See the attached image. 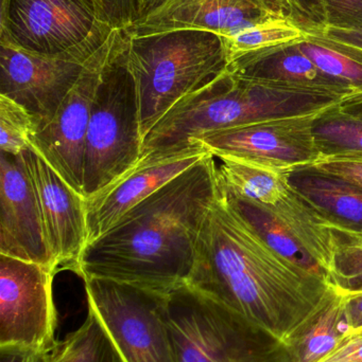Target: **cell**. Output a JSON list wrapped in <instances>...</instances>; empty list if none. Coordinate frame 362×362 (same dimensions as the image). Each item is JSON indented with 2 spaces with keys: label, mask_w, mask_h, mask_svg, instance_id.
Returning <instances> with one entry per match:
<instances>
[{
  "label": "cell",
  "mask_w": 362,
  "mask_h": 362,
  "mask_svg": "<svg viewBox=\"0 0 362 362\" xmlns=\"http://www.w3.org/2000/svg\"><path fill=\"white\" fill-rule=\"evenodd\" d=\"M186 285L237 310L287 346L336 289L320 270L272 248L220 181Z\"/></svg>",
  "instance_id": "cell-1"
},
{
  "label": "cell",
  "mask_w": 362,
  "mask_h": 362,
  "mask_svg": "<svg viewBox=\"0 0 362 362\" xmlns=\"http://www.w3.org/2000/svg\"><path fill=\"white\" fill-rule=\"evenodd\" d=\"M218 192L216 157L208 154L87 244L77 274L162 293L184 286Z\"/></svg>",
  "instance_id": "cell-2"
},
{
  "label": "cell",
  "mask_w": 362,
  "mask_h": 362,
  "mask_svg": "<svg viewBox=\"0 0 362 362\" xmlns=\"http://www.w3.org/2000/svg\"><path fill=\"white\" fill-rule=\"evenodd\" d=\"M125 55L135 84L142 142L178 102L227 66L222 38L201 30L129 35Z\"/></svg>",
  "instance_id": "cell-3"
},
{
  "label": "cell",
  "mask_w": 362,
  "mask_h": 362,
  "mask_svg": "<svg viewBox=\"0 0 362 362\" xmlns=\"http://www.w3.org/2000/svg\"><path fill=\"white\" fill-rule=\"evenodd\" d=\"M167 322L176 362H295L284 341L188 285L168 295Z\"/></svg>",
  "instance_id": "cell-4"
},
{
  "label": "cell",
  "mask_w": 362,
  "mask_h": 362,
  "mask_svg": "<svg viewBox=\"0 0 362 362\" xmlns=\"http://www.w3.org/2000/svg\"><path fill=\"white\" fill-rule=\"evenodd\" d=\"M128 38L106 66L94 100L83 161L85 198L118 180L142 158L140 106L125 55Z\"/></svg>",
  "instance_id": "cell-5"
},
{
  "label": "cell",
  "mask_w": 362,
  "mask_h": 362,
  "mask_svg": "<svg viewBox=\"0 0 362 362\" xmlns=\"http://www.w3.org/2000/svg\"><path fill=\"white\" fill-rule=\"evenodd\" d=\"M102 0H1L0 45L40 55H93L112 33Z\"/></svg>",
  "instance_id": "cell-6"
},
{
  "label": "cell",
  "mask_w": 362,
  "mask_h": 362,
  "mask_svg": "<svg viewBox=\"0 0 362 362\" xmlns=\"http://www.w3.org/2000/svg\"><path fill=\"white\" fill-rule=\"evenodd\" d=\"M219 181L236 199L261 209L282 226L312 257L329 280L335 238L329 218L291 183V174L246 161L220 157Z\"/></svg>",
  "instance_id": "cell-7"
},
{
  "label": "cell",
  "mask_w": 362,
  "mask_h": 362,
  "mask_svg": "<svg viewBox=\"0 0 362 362\" xmlns=\"http://www.w3.org/2000/svg\"><path fill=\"white\" fill-rule=\"evenodd\" d=\"M93 313L123 362H176L168 295L108 279H84Z\"/></svg>",
  "instance_id": "cell-8"
},
{
  "label": "cell",
  "mask_w": 362,
  "mask_h": 362,
  "mask_svg": "<svg viewBox=\"0 0 362 362\" xmlns=\"http://www.w3.org/2000/svg\"><path fill=\"white\" fill-rule=\"evenodd\" d=\"M127 38L125 29L113 30L106 42L85 62L78 81L50 122L32 136L34 150L74 191L83 196L85 139L94 100L106 66Z\"/></svg>",
  "instance_id": "cell-9"
},
{
  "label": "cell",
  "mask_w": 362,
  "mask_h": 362,
  "mask_svg": "<svg viewBox=\"0 0 362 362\" xmlns=\"http://www.w3.org/2000/svg\"><path fill=\"white\" fill-rule=\"evenodd\" d=\"M329 110L249 123L203 134L195 141L216 158L229 157L289 174L305 171L323 154L315 125Z\"/></svg>",
  "instance_id": "cell-10"
},
{
  "label": "cell",
  "mask_w": 362,
  "mask_h": 362,
  "mask_svg": "<svg viewBox=\"0 0 362 362\" xmlns=\"http://www.w3.org/2000/svg\"><path fill=\"white\" fill-rule=\"evenodd\" d=\"M55 272L40 264L0 255V346L40 352L57 348Z\"/></svg>",
  "instance_id": "cell-11"
},
{
  "label": "cell",
  "mask_w": 362,
  "mask_h": 362,
  "mask_svg": "<svg viewBox=\"0 0 362 362\" xmlns=\"http://www.w3.org/2000/svg\"><path fill=\"white\" fill-rule=\"evenodd\" d=\"M91 57L34 54L0 45V95L29 112L36 133L50 122Z\"/></svg>",
  "instance_id": "cell-12"
},
{
  "label": "cell",
  "mask_w": 362,
  "mask_h": 362,
  "mask_svg": "<svg viewBox=\"0 0 362 362\" xmlns=\"http://www.w3.org/2000/svg\"><path fill=\"white\" fill-rule=\"evenodd\" d=\"M199 141L142 156L118 180L86 198V245L111 229L128 211L193 167L206 155Z\"/></svg>",
  "instance_id": "cell-13"
},
{
  "label": "cell",
  "mask_w": 362,
  "mask_h": 362,
  "mask_svg": "<svg viewBox=\"0 0 362 362\" xmlns=\"http://www.w3.org/2000/svg\"><path fill=\"white\" fill-rule=\"evenodd\" d=\"M31 178L55 268L77 272L86 246V198L74 191L33 148L21 154Z\"/></svg>",
  "instance_id": "cell-14"
},
{
  "label": "cell",
  "mask_w": 362,
  "mask_h": 362,
  "mask_svg": "<svg viewBox=\"0 0 362 362\" xmlns=\"http://www.w3.org/2000/svg\"><path fill=\"white\" fill-rule=\"evenodd\" d=\"M0 255L57 272L21 154L0 157Z\"/></svg>",
  "instance_id": "cell-15"
},
{
  "label": "cell",
  "mask_w": 362,
  "mask_h": 362,
  "mask_svg": "<svg viewBox=\"0 0 362 362\" xmlns=\"http://www.w3.org/2000/svg\"><path fill=\"white\" fill-rule=\"evenodd\" d=\"M274 15H285L266 0H167L125 31L131 36L176 30L212 32L222 40Z\"/></svg>",
  "instance_id": "cell-16"
},
{
  "label": "cell",
  "mask_w": 362,
  "mask_h": 362,
  "mask_svg": "<svg viewBox=\"0 0 362 362\" xmlns=\"http://www.w3.org/2000/svg\"><path fill=\"white\" fill-rule=\"evenodd\" d=\"M297 44L271 49L229 64L232 74L255 80L283 83L291 86L320 91L339 98L346 105H356L361 97L344 83L317 67Z\"/></svg>",
  "instance_id": "cell-17"
},
{
  "label": "cell",
  "mask_w": 362,
  "mask_h": 362,
  "mask_svg": "<svg viewBox=\"0 0 362 362\" xmlns=\"http://www.w3.org/2000/svg\"><path fill=\"white\" fill-rule=\"evenodd\" d=\"M290 180L327 217L362 228V189L310 171L295 172Z\"/></svg>",
  "instance_id": "cell-18"
},
{
  "label": "cell",
  "mask_w": 362,
  "mask_h": 362,
  "mask_svg": "<svg viewBox=\"0 0 362 362\" xmlns=\"http://www.w3.org/2000/svg\"><path fill=\"white\" fill-rule=\"evenodd\" d=\"M348 331L344 293L336 288L325 305L289 342L293 361H318L342 341Z\"/></svg>",
  "instance_id": "cell-19"
},
{
  "label": "cell",
  "mask_w": 362,
  "mask_h": 362,
  "mask_svg": "<svg viewBox=\"0 0 362 362\" xmlns=\"http://www.w3.org/2000/svg\"><path fill=\"white\" fill-rule=\"evenodd\" d=\"M308 34L305 28L290 17L274 15L222 40L227 65L271 49L304 42Z\"/></svg>",
  "instance_id": "cell-20"
},
{
  "label": "cell",
  "mask_w": 362,
  "mask_h": 362,
  "mask_svg": "<svg viewBox=\"0 0 362 362\" xmlns=\"http://www.w3.org/2000/svg\"><path fill=\"white\" fill-rule=\"evenodd\" d=\"M299 47L323 72L356 91L361 97L358 104L362 103L361 49L331 40L316 31L310 32Z\"/></svg>",
  "instance_id": "cell-21"
},
{
  "label": "cell",
  "mask_w": 362,
  "mask_h": 362,
  "mask_svg": "<svg viewBox=\"0 0 362 362\" xmlns=\"http://www.w3.org/2000/svg\"><path fill=\"white\" fill-rule=\"evenodd\" d=\"M327 218V225L335 238L329 282L342 293H362V228Z\"/></svg>",
  "instance_id": "cell-22"
},
{
  "label": "cell",
  "mask_w": 362,
  "mask_h": 362,
  "mask_svg": "<svg viewBox=\"0 0 362 362\" xmlns=\"http://www.w3.org/2000/svg\"><path fill=\"white\" fill-rule=\"evenodd\" d=\"M323 153L362 152V112L340 107L323 115L315 125Z\"/></svg>",
  "instance_id": "cell-23"
},
{
  "label": "cell",
  "mask_w": 362,
  "mask_h": 362,
  "mask_svg": "<svg viewBox=\"0 0 362 362\" xmlns=\"http://www.w3.org/2000/svg\"><path fill=\"white\" fill-rule=\"evenodd\" d=\"M221 185V183H220ZM225 189V187H223ZM227 192V191H225ZM227 195L233 200L240 212L254 226L255 229L263 236L264 240L276 249L278 253L291 259L295 263L310 269L322 270L318 267L314 259L306 252L305 249L278 223L270 218L261 209L244 200L236 199L233 196ZM324 274V272H323Z\"/></svg>",
  "instance_id": "cell-24"
},
{
  "label": "cell",
  "mask_w": 362,
  "mask_h": 362,
  "mask_svg": "<svg viewBox=\"0 0 362 362\" xmlns=\"http://www.w3.org/2000/svg\"><path fill=\"white\" fill-rule=\"evenodd\" d=\"M35 133L29 112L13 100L0 95V148L1 153L19 156L32 146Z\"/></svg>",
  "instance_id": "cell-25"
},
{
  "label": "cell",
  "mask_w": 362,
  "mask_h": 362,
  "mask_svg": "<svg viewBox=\"0 0 362 362\" xmlns=\"http://www.w3.org/2000/svg\"><path fill=\"white\" fill-rule=\"evenodd\" d=\"M76 353L72 362H123L93 313L76 329Z\"/></svg>",
  "instance_id": "cell-26"
},
{
  "label": "cell",
  "mask_w": 362,
  "mask_h": 362,
  "mask_svg": "<svg viewBox=\"0 0 362 362\" xmlns=\"http://www.w3.org/2000/svg\"><path fill=\"white\" fill-rule=\"evenodd\" d=\"M305 171L329 176L362 189V152L323 153Z\"/></svg>",
  "instance_id": "cell-27"
},
{
  "label": "cell",
  "mask_w": 362,
  "mask_h": 362,
  "mask_svg": "<svg viewBox=\"0 0 362 362\" xmlns=\"http://www.w3.org/2000/svg\"><path fill=\"white\" fill-rule=\"evenodd\" d=\"M322 29H362V0H322Z\"/></svg>",
  "instance_id": "cell-28"
},
{
  "label": "cell",
  "mask_w": 362,
  "mask_h": 362,
  "mask_svg": "<svg viewBox=\"0 0 362 362\" xmlns=\"http://www.w3.org/2000/svg\"><path fill=\"white\" fill-rule=\"evenodd\" d=\"M111 25L128 29L138 21L137 0H102Z\"/></svg>",
  "instance_id": "cell-29"
},
{
  "label": "cell",
  "mask_w": 362,
  "mask_h": 362,
  "mask_svg": "<svg viewBox=\"0 0 362 362\" xmlns=\"http://www.w3.org/2000/svg\"><path fill=\"white\" fill-rule=\"evenodd\" d=\"M316 362H362V333L346 334L336 348Z\"/></svg>",
  "instance_id": "cell-30"
},
{
  "label": "cell",
  "mask_w": 362,
  "mask_h": 362,
  "mask_svg": "<svg viewBox=\"0 0 362 362\" xmlns=\"http://www.w3.org/2000/svg\"><path fill=\"white\" fill-rule=\"evenodd\" d=\"M59 344L51 352H40L27 346H0V362H53Z\"/></svg>",
  "instance_id": "cell-31"
},
{
  "label": "cell",
  "mask_w": 362,
  "mask_h": 362,
  "mask_svg": "<svg viewBox=\"0 0 362 362\" xmlns=\"http://www.w3.org/2000/svg\"><path fill=\"white\" fill-rule=\"evenodd\" d=\"M303 27L308 32L320 31L323 25L322 0H291Z\"/></svg>",
  "instance_id": "cell-32"
},
{
  "label": "cell",
  "mask_w": 362,
  "mask_h": 362,
  "mask_svg": "<svg viewBox=\"0 0 362 362\" xmlns=\"http://www.w3.org/2000/svg\"><path fill=\"white\" fill-rule=\"evenodd\" d=\"M342 293L344 298V313L349 329L348 333L359 331L362 329V293Z\"/></svg>",
  "instance_id": "cell-33"
},
{
  "label": "cell",
  "mask_w": 362,
  "mask_h": 362,
  "mask_svg": "<svg viewBox=\"0 0 362 362\" xmlns=\"http://www.w3.org/2000/svg\"><path fill=\"white\" fill-rule=\"evenodd\" d=\"M314 32V31H312ZM321 34L337 40L342 44L350 45L356 47L362 50V29H335V28H323L320 31Z\"/></svg>",
  "instance_id": "cell-34"
},
{
  "label": "cell",
  "mask_w": 362,
  "mask_h": 362,
  "mask_svg": "<svg viewBox=\"0 0 362 362\" xmlns=\"http://www.w3.org/2000/svg\"><path fill=\"white\" fill-rule=\"evenodd\" d=\"M76 331L66 336L65 339L60 341L57 356L53 362H72L76 353Z\"/></svg>",
  "instance_id": "cell-35"
},
{
  "label": "cell",
  "mask_w": 362,
  "mask_h": 362,
  "mask_svg": "<svg viewBox=\"0 0 362 362\" xmlns=\"http://www.w3.org/2000/svg\"><path fill=\"white\" fill-rule=\"evenodd\" d=\"M266 1H267L272 8L278 11V12L287 15V16L290 17V18L297 21V23H301L299 14H298L297 10H295V6H293L291 0H266Z\"/></svg>",
  "instance_id": "cell-36"
},
{
  "label": "cell",
  "mask_w": 362,
  "mask_h": 362,
  "mask_svg": "<svg viewBox=\"0 0 362 362\" xmlns=\"http://www.w3.org/2000/svg\"><path fill=\"white\" fill-rule=\"evenodd\" d=\"M167 0H137L138 21L159 10Z\"/></svg>",
  "instance_id": "cell-37"
},
{
  "label": "cell",
  "mask_w": 362,
  "mask_h": 362,
  "mask_svg": "<svg viewBox=\"0 0 362 362\" xmlns=\"http://www.w3.org/2000/svg\"><path fill=\"white\" fill-rule=\"evenodd\" d=\"M344 107L351 108V110H359V112H362V103L357 104V105H353V106H344Z\"/></svg>",
  "instance_id": "cell-38"
}]
</instances>
